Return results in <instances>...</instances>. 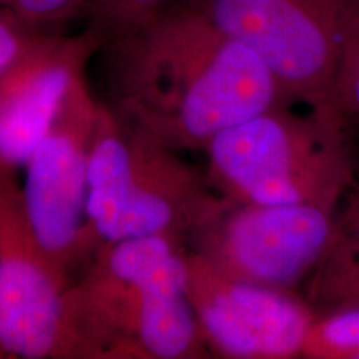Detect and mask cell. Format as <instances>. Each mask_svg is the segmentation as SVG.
Instances as JSON below:
<instances>
[{"label": "cell", "mask_w": 359, "mask_h": 359, "mask_svg": "<svg viewBox=\"0 0 359 359\" xmlns=\"http://www.w3.org/2000/svg\"><path fill=\"white\" fill-rule=\"evenodd\" d=\"M102 42L79 35L39 34L0 77V168L24 167L62 102Z\"/></svg>", "instance_id": "10"}, {"label": "cell", "mask_w": 359, "mask_h": 359, "mask_svg": "<svg viewBox=\"0 0 359 359\" xmlns=\"http://www.w3.org/2000/svg\"><path fill=\"white\" fill-rule=\"evenodd\" d=\"M333 103L338 114L351 123L359 118V2L349 12L338 69H336Z\"/></svg>", "instance_id": "14"}, {"label": "cell", "mask_w": 359, "mask_h": 359, "mask_svg": "<svg viewBox=\"0 0 359 359\" xmlns=\"http://www.w3.org/2000/svg\"><path fill=\"white\" fill-rule=\"evenodd\" d=\"M219 201L180 151L100 102L87 191L88 226L100 246L142 236L187 241Z\"/></svg>", "instance_id": "4"}, {"label": "cell", "mask_w": 359, "mask_h": 359, "mask_svg": "<svg viewBox=\"0 0 359 359\" xmlns=\"http://www.w3.org/2000/svg\"><path fill=\"white\" fill-rule=\"evenodd\" d=\"M185 243L142 236L97 251L69 288L80 359L212 358L188 298Z\"/></svg>", "instance_id": "2"}, {"label": "cell", "mask_w": 359, "mask_h": 359, "mask_svg": "<svg viewBox=\"0 0 359 359\" xmlns=\"http://www.w3.org/2000/svg\"><path fill=\"white\" fill-rule=\"evenodd\" d=\"M188 298L212 356L302 358L318 309L294 291L233 280L188 251Z\"/></svg>", "instance_id": "9"}, {"label": "cell", "mask_w": 359, "mask_h": 359, "mask_svg": "<svg viewBox=\"0 0 359 359\" xmlns=\"http://www.w3.org/2000/svg\"><path fill=\"white\" fill-rule=\"evenodd\" d=\"M266 65L286 102L334 110L351 0H180Z\"/></svg>", "instance_id": "5"}, {"label": "cell", "mask_w": 359, "mask_h": 359, "mask_svg": "<svg viewBox=\"0 0 359 359\" xmlns=\"http://www.w3.org/2000/svg\"><path fill=\"white\" fill-rule=\"evenodd\" d=\"M98 107L85 74L80 75L24 165L22 196L34 235L72 283L74 271L88 266L102 248L87 218L88 161Z\"/></svg>", "instance_id": "6"}, {"label": "cell", "mask_w": 359, "mask_h": 359, "mask_svg": "<svg viewBox=\"0 0 359 359\" xmlns=\"http://www.w3.org/2000/svg\"><path fill=\"white\" fill-rule=\"evenodd\" d=\"M39 32L29 29L11 8L0 6V77L27 50Z\"/></svg>", "instance_id": "16"}, {"label": "cell", "mask_w": 359, "mask_h": 359, "mask_svg": "<svg viewBox=\"0 0 359 359\" xmlns=\"http://www.w3.org/2000/svg\"><path fill=\"white\" fill-rule=\"evenodd\" d=\"M348 127L334 110L298 114L278 102L210 140L206 180L231 201L336 212L356 180Z\"/></svg>", "instance_id": "3"}, {"label": "cell", "mask_w": 359, "mask_h": 359, "mask_svg": "<svg viewBox=\"0 0 359 359\" xmlns=\"http://www.w3.org/2000/svg\"><path fill=\"white\" fill-rule=\"evenodd\" d=\"M306 302L336 308L359 302V187H354L306 281Z\"/></svg>", "instance_id": "11"}, {"label": "cell", "mask_w": 359, "mask_h": 359, "mask_svg": "<svg viewBox=\"0 0 359 359\" xmlns=\"http://www.w3.org/2000/svg\"><path fill=\"white\" fill-rule=\"evenodd\" d=\"M302 358L359 359V302L316 314L304 339Z\"/></svg>", "instance_id": "12"}, {"label": "cell", "mask_w": 359, "mask_h": 359, "mask_svg": "<svg viewBox=\"0 0 359 359\" xmlns=\"http://www.w3.org/2000/svg\"><path fill=\"white\" fill-rule=\"evenodd\" d=\"M351 2H353V4H358V2H359V0H351Z\"/></svg>", "instance_id": "18"}, {"label": "cell", "mask_w": 359, "mask_h": 359, "mask_svg": "<svg viewBox=\"0 0 359 359\" xmlns=\"http://www.w3.org/2000/svg\"><path fill=\"white\" fill-rule=\"evenodd\" d=\"M173 2L177 0H90L85 29L97 35L103 47Z\"/></svg>", "instance_id": "13"}, {"label": "cell", "mask_w": 359, "mask_h": 359, "mask_svg": "<svg viewBox=\"0 0 359 359\" xmlns=\"http://www.w3.org/2000/svg\"><path fill=\"white\" fill-rule=\"evenodd\" d=\"M334 210L316 205L222 201L191 233L196 255L233 280L294 291L308 281L333 230Z\"/></svg>", "instance_id": "7"}, {"label": "cell", "mask_w": 359, "mask_h": 359, "mask_svg": "<svg viewBox=\"0 0 359 359\" xmlns=\"http://www.w3.org/2000/svg\"><path fill=\"white\" fill-rule=\"evenodd\" d=\"M90 0H7L6 7L39 34H62V27L87 15Z\"/></svg>", "instance_id": "15"}, {"label": "cell", "mask_w": 359, "mask_h": 359, "mask_svg": "<svg viewBox=\"0 0 359 359\" xmlns=\"http://www.w3.org/2000/svg\"><path fill=\"white\" fill-rule=\"evenodd\" d=\"M7 4V0H0V6H6Z\"/></svg>", "instance_id": "17"}, {"label": "cell", "mask_w": 359, "mask_h": 359, "mask_svg": "<svg viewBox=\"0 0 359 359\" xmlns=\"http://www.w3.org/2000/svg\"><path fill=\"white\" fill-rule=\"evenodd\" d=\"M70 286L34 235L13 172L0 168V359H80Z\"/></svg>", "instance_id": "8"}, {"label": "cell", "mask_w": 359, "mask_h": 359, "mask_svg": "<svg viewBox=\"0 0 359 359\" xmlns=\"http://www.w3.org/2000/svg\"><path fill=\"white\" fill-rule=\"evenodd\" d=\"M100 52L110 105L177 151L286 102L248 47L180 0Z\"/></svg>", "instance_id": "1"}]
</instances>
